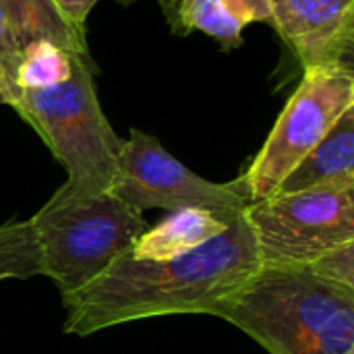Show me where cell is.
Wrapping results in <instances>:
<instances>
[{
    "label": "cell",
    "instance_id": "10",
    "mask_svg": "<svg viewBox=\"0 0 354 354\" xmlns=\"http://www.w3.org/2000/svg\"><path fill=\"white\" fill-rule=\"evenodd\" d=\"M251 23L272 25L270 0H176L170 15L174 31H201L226 50L243 44V31Z\"/></svg>",
    "mask_w": 354,
    "mask_h": 354
},
{
    "label": "cell",
    "instance_id": "8",
    "mask_svg": "<svg viewBox=\"0 0 354 354\" xmlns=\"http://www.w3.org/2000/svg\"><path fill=\"white\" fill-rule=\"evenodd\" d=\"M272 25L303 68L351 64L354 0H270Z\"/></svg>",
    "mask_w": 354,
    "mask_h": 354
},
{
    "label": "cell",
    "instance_id": "4",
    "mask_svg": "<svg viewBox=\"0 0 354 354\" xmlns=\"http://www.w3.org/2000/svg\"><path fill=\"white\" fill-rule=\"evenodd\" d=\"M93 71L89 54H73L66 81L41 89H19L10 108L50 147L71 185L112 191L124 139L114 133L100 106Z\"/></svg>",
    "mask_w": 354,
    "mask_h": 354
},
{
    "label": "cell",
    "instance_id": "16",
    "mask_svg": "<svg viewBox=\"0 0 354 354\" xmlns=\"http://www.w3.org/2000/svg\"><path fill=\"white\" fill-rule=\"evenodd\" d=\"M21 60V46L6 21V15L0 6V85L6 91L8 104H12L17 95V68Z\"/></svg>",
    "mask_w": 354,
    "mask_h": 354
},
{
    "label": "cell",
    "instance_id": "19",
    "mask_svg": "<svg viewBox=\"0 0 354 354\" xmlns=\"http://www.w3.org/2000/svg\"><path fill=\"white\" fill-rule=\"evenodd\" d=\"M0 104H8V97H6V91L2 89V85H0Z\"/></svg>",
    "mask_w": 354,
    "mask_h": 354
},
{
    "label": "cell",
    "instance_id": "5",
    "mask_svg": "<svg viewBox=\"0 0 354 354\" xmlns=\"http://www.w3.org/2000/svg\"><path fill=\"white\" fill-rule=\"evenodd\" d=\"M353 106L351 64L305 68L299 87L288 97L263 147L243 174L251 203L274 195L282 180Z\"/></svg>",
    "mask_w": 354,
    "mask_h": 354
},
{
    "label": "cell",
    "instance_id": "9",
    "mask_svg": "<svg viewBox=\"0 0 354 354\" xmlns=\"http://www.w3.org/2000/svg\"><path fill=\"white\" fill-rule=\"evenodd\" d=\"M354 191V106L282 180L276 193Z\"/></svg>",
    "mask_w": 354,
    "mask_h": 354
},
{
    "label": "cell",
    "instance_id": "11",
    "mask_svg": "<svg viewBox=\"0 0 354 354\" xmlns=\"http://www.w3.org/2000/svg\"><path fill=\"white\" fill-rule=\"evenodd\" d=\"M234 216H218L195 207L170 212V216L164 218L156 228H149L135 241L129 255L145 261L180 257L226 232Z\"/></svg>",
    "mask_w": 354,
    "mask_h": 354
},
{
    "label": "cell",
    "instance_id": "18",
    "mask_svg": "<svg viewBox=\"0 0 354 354\" xmlns=\"http://www.w3.org/2000/svg\"><path fill=\"white\" fill-rule=\"evenodd\" d=\"M122 2V0H120ZM127 2V0H124ZM160 4H162V8L166 10V15H168V19H170V15H172V10H174V6H176V0H158Z\"/></svg>",
    "mask_w": 354,
    "mask_h": 354
},
{
    "label": "cell",
    "instance_id": "14",
    "mask_svg": "<svg viewBox=\"0 0 354 354\" xmlns=\"http://www.w3.org/2000/svg\"><path fill=\"white\" fill-rule=\"evenodd\" d=\"M41 274V253L29 220L0 226V282L27 280Z\"/></svg>",
    "mask_w": 354,
    "mask_h": 354
},
{
    "label": "cell",
    "instance_id": "15",
    "mask_svg": "<svg viewBox=\"0 0 354 354\" xmlns=\"http://www.w3.org/2000/svg\"><path fill=\"white\" fill-rule=\"evenodd\" d=\"M307 270L328 284L354 290V241L324 253Z\"/></svg>",
    "mask_w": 354,
    "mask_h": 354
},
{
    "label": "cell",
    "instance_id": "2",
    "mask_svg": "<svg viewBox=\"0 0 354 354\" xmlns=\"http://www.w3.org/2000/svg\"><path fill=\"white\" fill-rule=\"evenodd\" d=\"M214 317L270 354H354V290L328 284L307 268H259Z\"/></svg>",
    "mask_w": 354,
    "mask_h": 354
},
{
    "label": "cell",
    "instance_id": "3",
    "mask_svg": "<svg viewBox=\"0 0 354 354\" xmlns=\"http://www.w3.org/2000/svg\"><path fill=\"white\" fill-rule=\"evenodd\" d=\"M29 222L39 243L41 274L56 284L60 297L89 284L149 230L143 214L112 191L83 189L68 180Z\"/></svg>",
    "mask_w": 354,
    "mask_h": 354
},
{
    "label": "cell",
    "instance_id": "12",
    "mask_svg": "<svg viewBox=\"0 0 354 354\" xmlns=\"http://www.w3.org/2000/svg\"><path fill=\"white\" fill-rule=\"evenodd\" d=\"M6 21L23 48L33 39H50L73 54H89L85 35L71 29L50 0H0Z\"/></svg>",
    "mask_w": 354,
    "mask_h": 354
},
{
    "label": "cell",
    "instance_id": "6",
    "mask_svg": "<svg viewBox=\"0 0 354 354\" xmlns=\"http://www.w3.org/2000/svg\"><path fill=\"white\" fill-rule=\"evenodd\" d=\"M259 268H307L354 241V191L274 193L245 207Z\"/></svg>",
    "mask_w": 354,
    "mask_h": 354
},
{
    "label": "cell",
    "instance_id": "17",
    "mask_svg": "<svg viewBox=\"0 0 354 354\" xmlns=\"http://www.w3.org/2000/svg\"><path fill=\"white\" fill-rule=\"evenodd\" d=\"M50 2L54 4V8L71 29H75L79 35H85L87 15L100 0H50Z\"/></svg>",
    "mask_w": 354,
    "mask_h": 354
},
{
    "label": "cell",
    "instance_id": "1",
    "mask_svg": "<svg viewBox=\"0 0 354 354\" xmlns=\"http://www.w3.org/2000/svg\"><path fill=\"white\" fill-rule=\"evenodd\" d=\"M257 270L255 239L241 212L226 232L180 257L145 261L122 253L89 284L62 297L64 332L91 336L149 317L216 315Z\"/></svg>",
    "mask_w": 354,
    "mask_h": 354
},
{
    "label": "cell",
    "instance_id": "7",
    "mask_svg": "<svg viewBox=\"0 0 354 354\" xmlns=\"http://www.w3.org/2000/svg\"><path fill=\"white\" fill-rule=\"evenodd\" d=\"M112 193L137 212L205 209L218 216H234L251 205L245 178L212 183L178 162L158 137L133 129L124 139L118 160V176Z\"/></svg>",
    "mask_w": 354,
    "mask_h": 354
},
{
    "label": "cell",
    "instance_id": "13",
    "mask_svg": "<svg viewBox=\"0 0 354 354\" xmlns=\"http://www.w3.org/2000/svg\"><path fill=\"white\" fill-rule=\"evenodd\" d=\"M71 71L73 52H66L50 39H33L21 48V60L17 68V91L58 85L71 77Z\"/></svg>",
    "mask_w": 354,
    "mask_h": 354
}]
</instances>
